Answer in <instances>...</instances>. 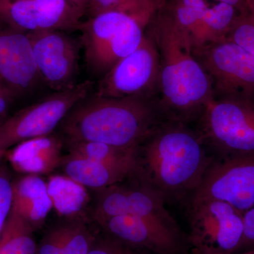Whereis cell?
Masks as SVG:
<instances>
[{
    "label": "cell",
    "mask_w": 254,
    "mask_h": 254,
    "mask_svg": "<svg viewBox=\"0 0 254 254\" xmlns=\"http://www.w3.org/2000/svg\"><path fill=\"white\" fill-rule=\"evenodd\" d=\"M96 237L84 215L62 218L45 234L37 254H87Z\"/></svg>",
    "instance_id": "obj_16"
},
{
    "label": "cell",
    "mask_w": 254,
    "mask_h": 254,
    "mask_svg": "<svg viewBox=\"0 0 254 254\" xmlns=\"http://www.w3.org/2000/svg\"><path fill=\"white\" fill-rule=\"evenodd\" d=\"M251 1H254V0H251Z\"/></svg>",
    "instance_id": "obj_33"
},
{
    "label": "cell",
    "mask_w": 254,
    "mask_h": 254,
    "mask_svg": "<svg viewBox=\"0 0 254 254\" xmlns=\"http://www.w3.org/2000/svg\"><path fill=\"white\" fill-rule=\"evenodd\" d=\"M95 190L96 222L116 215H133L180 228L165 208L161 195L134 175L112 186Z\"/></svg>",
    "instance_id": "obj_10"
},
{
    "label": "cell",
    "mask_w": 254,
    "mask_h": 254,
    "mask_svg": "<svg viewBox=\"0 0 254 254\" xmlns=\"http://www.w3.org/2000/svg\"><path fill=\"white\" fill-rule=\"evenodd\" d=\"M0 79L13 95L29 91L41 80L26 33L0 29Z\"/></svg>",
    "instance_id": "obj_14"
},
{
    "label": "cell",
    "mask_w": 254,
    "mask_h": 254,
    "mask_svg": "<svg viewBox=\"0 0 254 254\" xmlns=\"http://www.w3.org/2000/svg\"><path fill=\"white\" fill-rule=\"evenodd\" d=\"M147 27L160 58V109L167 120L186 123L201 115L214 98L212 82L195 58L188 33L155 11Z\"/></svg>",
    "instance_id": "obj_2"
},
{
    "label": "cell",
    "mask_w": 254,
    "mask_h": 254,
    "mask_svg": "<svg viewBox=\"0 0 254 254\" xmlns=\"http://www.w3.org/2000/svg\"><path fill=\"white\" fill-rule=\"evenodd\" d=\"M12 93L0 79V115H5L11 103Z\"/></svg>",
    "instance_id": "obj_28"
},
{
    "label": "cell",
    "mask_w": 254,
    "mask_h": 254,
    "mask_svg": "<svg viewBox=\"0 0 254 254\" xmlns=\"http://www.w3.org/2000/svg\"><path fill=\"white\" fill-rule=\"evenodd\" d=\"M226 202L245 213L254 204V153L215 158L190 203Z\"/></svg>",
    "instance_id": "obj_9"
},
{
    "label": "cell",
    "mask_w": 254,
    "mask_h": 254,
    "mask_svg": "<svg viewBox=\"0 0 254 254\" xmlns=\"http://www.w3.org/2000/svg\"><path fill=\"white\" fill-rule=\"evenodd\" d=\"M68 147L69 153L94 161L135 165L137 168V149H125L96 141L68 142Z\"/></svg>",
    "instance_id": "obj_22"
},
{
    "label": "cell",
    "mask_w": 254,
    "mask_h": 254,
    "mask_svg": "<svg viewBox=\"0 0 254 254\" xmlns=\"http://www.w3.org/2000/svg\"><path fill=\"white\" fill-rule=\"evenodd\" d=\"M155 9L154 0H88L86 11L91 17L103 11L119 10L149 23Z\"/></svg>",
    "instance_id": "obj_23"
},
{
    "label": "cell",
    "mask_w": 254,
    "mask_h": 254,
    "mask_svg": "<svg viewBox=\"0 0 254 254\" xmlns=\"http://www.w3.org/2000/svg\"><path fill=\"white\" fill-rule=\"evenodd\" d=\"M200 116V134L218 158L254 153V103L213 98Z\"/></svg>",
    "instance_id": "obj_5"
},
{
    "label": "cell",
    "mask_w": 254,
    "mask_h": 254,
    "mask_svg": "<svg viewBox=\"0 0 254 254\" xmlns=\"http://www.w3.org/2000/svg\"><path fill=\"white\" fill-rule=\"evenodd\" d=\"M166 118L149 97L88 95L67 114L59 128L68 142L96 141L136 150Z\"/></svg>",
    "instance_id": "obj_3"
},
{
    "label": "cell",
    "mask_w": 254,
    "mask_h": 254,
    "mask_svg": "<svg viewBox=\"0 0 254 254\" xmlns=\"http://www.w3.org/2000/svg\"><path fill=\"white\" fill-rule=\"evenodd\" d=\"M189 254H254V250L247 251V252H243L242 253L226 254L204 248H190Z\"/></svg>",
    "instance_id": "obj_29"
},
{
    "label": "cell",
    "mask_w": 254,
    "mask_h": 254,
    "mask_svg": "<svg viewBox=\"0 0 254 254\" xmlns=\"http://www.w3.org/2000/svg\"><path fill=\"white\" fill-rule=\"evenodd\" d=\"M41 80L53 91L77 84L79 48L65 31L46 30L28 33Z\"/></svg>",
    "instance_id": "obj_12"
},
{
    "label": "cell",
    "mask_w": 254,
    "mask_h": 254,
    "mask_svg": "<svg viewBox=\"0 0 254 254\" xmlns=\"http://www.w3.org/2000/svg\"><path fill=\"white\" fill-rule=\"evenodd\" d=\"M97 223L110 236L153 254H190L188 236L180 228L133 215H116Z\"/></svg>",
    "instance_id": "obj_13"
},
{
    "label": "cell",
    "mask_w": 254,
    "mask_h": 254,
    "mask_svg": "<svg viewBox=\"0 0 254 254\" xmlns=\"http://www.w3.org/2000/svg\"><path fill=\"white\" fill-rule=\"evenodd\" d=\"M190 248L235 254L244 235V213L226 202L203 200L190 204Z\"/></svg>",
    "instance_id": "obj_8"
},
{
    "label": "cell",
    "mask_w": 254,
    "mask_h": 254,
    "mask_svg": "<svg viewBox=\"0 0 254 254\" xmlns=\"http://www.w3.org/2000/svg\"><path fill=\"white\" fill-rule=\"evenodd\" d=\"M225 38L254 55V1L249 0L247 7L238 15Z\"/></svg>",
    "instance_id": "obj_24"
},
{
    "label": "cell",
    "mask_w": 254,
    "mask_h": 254,
    "mask_svg": "<svg viewBox=\"0 0 254 254\" xmlns=\"http://www.w3.org/2000/svg\"><path fill=\"white\" fill-rule=\"evenodd\" d=\"M93 82L86 81L64 91H55L6 119L0 127V149L52 134L65 117L89 95Z\"/></svg>",
    "instance_id": "obj_7"
},
{
    "label": "cell",
    "mask_w": 254,
    "mask_h": 254,
    "mask_svg": "<svg viewBox=\"0 0 254 254\" xmlns=\"http://www.w3.org/2000/svg\"><path fill=\"white\" fill-rule=\"evenodd\" d=\"M208 75L214 97L254 103V55L226 38L193 49Z\"/></svg>",
    "instance_id": "obj_6"
},
{
    "label": "cell",
    "mask_w": 254,
    "mask_h": 254,
    "mask_svg": "<svg viewBox=\"0 0 254 254\" xmlns=\"http://www.w3.org/2000/svg\"><path fill=\"white\" fill-rule=\"evenodd\" d=\"M215 160L200 132L166 120L137 148L134 176L165 203L180 201L199 187Z\"/></svg>",
    "instance_id": "obj_1"
},
{
    "label": "cell",
    "mask_w": 254,
    "mask_h": 254,
    "mask_svg": "<svg viewBox=\"0 0 254 254\" xmlns=\"http://www.w3.org/2000/svg\"><path fill=\"white\" fill-rule=\"evenodd\" d=\"M34 230L11 209L0 239V254H37Z\"/></svg>",
    "instance_id": "obj_21"
},
{
    "label": "cell",
    "mask_w": 254,
    "mask_h": 254,
    "mask_svg": "<svg viewBox=\"0 0 254 254\" xmlns=\"http://www.w3.org/2000/svg\"><path fill=\"white\" fill-rule=\"evenodd\" d=\"M254 250V204L244 213V235L240 252Z\"/></svg>",
    "instance_id": "obj_27"
},
{
    "label": "cell",
    "mask_w": 254,
    "mask_h": 254,
    "mask_svg": "<svg viewBox=\"0 0 254 254\" xmlns=\"http://www.w3.org/2000/svg\"><path fill=\"white\" fill-rule=\"evenodd\" d=\"M160 58L151 37L145 33L139 47L115 64L98 83L95 95L106 98L149 97L158 85Z\"/></svg>",
    "instance_id": "obj_11"
},
{
    "label": "cell",
    "mask_w": 254,
    "mask_h": 254,
    "mask_svg": "<svg viewBox=\"0 0 254 254\" xmlns=\"http://www.w3.org/2000/svg\"><path fill=\"white\" fill-rule=\"evenodd\" d=\"M6 151H7V150L0 149V159L4 156L5 154H6Z\"/></svg>",
    "instance_id": "obj_32"
},
{
    "label": "cell",
    "mask_w": 254,
    "mask_h": 254,
    "mask_svg": "<svg viewBox=\"0 0 254 254\" xmlns=\"http://www.w3.org/2000/svg\"><path fill=\"white\" fill-rule=\"evenodd\" d=\"M6 115H0V127H1V125H2V124L4 123V122L5 121V120H6Z\"/></svg>",
    "instance_id": "obj_31"
},
{
    "label": "cell",
    "mask_w": 254,
    "mask_h": 254,
    "mask_svg": "<svg viewBox=\"0 0 254 254\" xmlns=\"http://www.w3.org/2000/svg\"><path fill=\"white\" fill-rule=\"evenodd\" d=\"M12 203V183L4 172H0V239L11 213Z\"/></svg>",
    "instance_id": "obj_26"
},
{
    "label": "cell",
    "mask_w": 254,
    "mask_h": 254,
    "mask_svg": "<svg viewBox=\"0 0 254 254\" xmlns=\"http://www.w3.org/2000/svg\"><path fill=\"white\" fill-rule=\"evenodd\" d=\"M63 143L61 137L52 133L21 142L5 155L18 173L44 175L60 166Z\"/></svg>",
    "instance_id": "obj_15"
},
{
    "label": "cell",
    "mask_w": 254,
    "mask_h": 254,
    "mask_svg": "<svg viewBox=\"0 0 254 254\" xmlns=\"http://www.w3.org/2000/svg\"><path fill=\"white\" fill-rule=\"evenodd\" d=\"M87 254H153L148 251L133 247L103 232L97 235L94 243Z\"/></svg>",
    "instance_id": "obj_25"
},
{
    "label": "cell",
    "mask_w": 254,
    "mask_h": 254,
    "mask_svg": "<svg viewBox=\"0 0 254 254\" xmlns=\"http://www.w3.org/2000/svg\"><path fill=\"white\" fill-rule=\"evenodd\" d=\"M71 4L78 6V8L86 11L87 4H88V0H68Z\"/></svg>",
    "instance_id": "obj_30"
},
{
    "label": "cell",
    "mask_w": 254,
    "mask_h": 254,
    "mask_svg": "<svg viewBox=\"0 0 254 254\" xmlns=\"http://www.w3.org/2000/svg\"><path fill=\"white\" fill-rule=\"evenodd\" d=\"M148 25L119 10L103 11L82 23L81 42L89 71L104 76L118 61L139 47Z\"/></svg>",
    "instance_id": "obj_4"
},
{
    "label": "cell",
    "mask_w": 254,
    "mask_h": 254,
    "mask_svg": "<svg viewBox=\"0 0 254 254\" xmlns=\"http://www.w3.org/2000/svg\"><path fill=\"white\" fill-rule=\"evenodd\" d=\"M53 207L61 218L84 215L89 195L86 188L65 175H53L47 182Z\"/></svg>",
    "instance_id": "obj_20"
},
{
    "label": "cell",
    "mask_w": 254,
    "mask_h": 254,
    "mask_svg": "<svg viewBox=\"0 0 254 254\" xmlns=\"http://www.w3.org/2000/svg\"><path fill=\"white\" fill-rule=\"evenodd\" d=\"M12 210L35 230L44 223L53 203L47 182L37 175H27L12 183Z\"/></svg>",
    "instance_id": "obj_18"
},
{
    "label": "cell",
    "mask_w": 254,
    "mask_h": 254,
    "mask_svg": "<svg viewBox=\"0 0 254 254\" xmlns=\"http://www.w3.org/2000/svg\"><path fill=\"white\" fill-rule=\"evenodd\" d=\"M0 21L8 28L26 34L58 30L54 18L41 0H0Z\"/></svg>",
    "instance_id": "obj_19"
},
{
    "label": "cell",
    "mask_w": 254,
    "mask_h": 254,
    "mask_svg": "<svg viewBox=\"0 0 254 254\" xmlns=\"http://www.w3.org/2000/svg\"><path fill=\"white\" fill-rule=\"evenodd\" d=\"M60 166L65 176L93 190L123 182L134 175L137 168L135 165L100 163L71 153L63 156Z\"/></svg>",
    "instance_id": "obj_17"
}]
</instances>
